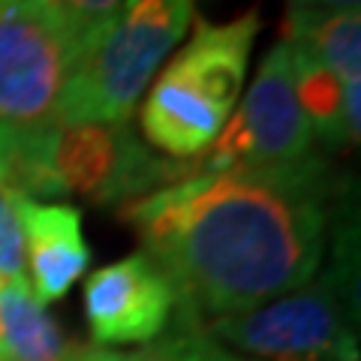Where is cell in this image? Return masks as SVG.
<instances>
[{
  "instance_id": "obj_1",
  "label": "cell",
  "mask_w": 361,
  "mask_h": 361,
  "mask_svg": "<svg viewBox=\"0 0 361 361\" xmlns=\"http://www.w3.org/2000/svg\"><path fill=\"white\" fill-rule=\"evenodd\" d=\"M319 157L274 169L196 172L127 202V220L180 298V322L253 310L319 271L329 229Z\"/></svg>"
},
{
  "instance_id": "obj_2",
  "label": "cell",
  "mask_w": 361,
  "mask_h": 361,
  "mask_svg": "<svg viewBox=\"0 0 361 361\" xmlns=\"http://www.w3.org/2000/svg\"><path fill=\"white\" fill-rule=\"evenodd\" d=\"M256 33V13L223 25L199 18L187 45L157 73L139 109V127L166 160L199 163L211 151L238 106Z\"/></svg>"
},
{
  "instance_id": "obj_3",
  "label": "cell",
  "mask_w": 361,
  "mask_h": 361,
  "mask_svg": "<svg viewBox=\"0 0 361 361\" xmlns=\"http://www.w3.org/2000/svg\"><path fill=\"white\" fill-rule=\"evenodd\" d=\"M196 0H123L85 45L63 87L58 123H127L172 58Z\"/></svg>"
},
{
  "instance_id": "obj_4",
  "label": "cell",
  "mask_w": 361,
  "mask_h": 361,
  "mask_svg": "<svg viewBox=\"0 0 361 361\" xmlns=\"http://www.w3.org/2000/svg\"><path fill=\"white\" fill-rule=\"evenodd\" d=\"M211 334L241 353L274 361H358L355 274L337 250L325 274L253 310L211 319Z\"/></svg>"
},
{
  "instance_id": "obj_5",
  "label": "cell",
  "mask_w": 361,
  "mask_h": 361,
  "mask_svg": "<svg viewBox=\"0 0 361 361\" xmlns=\"http://www.w3.org/2000/svg\"><path fill=\"white\" fill-rule=\"evenodd\" d=\"M85 42L49 0L0 6V123L18 130L58 127V106Z\"/></svg>"
},
{
  "instance_id": "obj_6",
  "label": "cell",
  "mask_w": 361,
  "mask_h": 361,
  "mask_svg": "<svg viewBox=\"0 0 361 361\" xmlns=\"http://www.w3.org/2000/svg\"><path fill=\"white\" fill-rule=\"evenodd\" d=\"M49 163L63 196L78 193L99 205H127L199 172V163L154 157L127 123H58Z\"/></svg>"
},
{
  "instance_id": "obj_7",
  "label": "cell",
  "mask_w": 361,
  "mask_h": 361,
  "mask_svg": "<svg viewBox=\"0 0 361 361\" xmlns=\"http://www.w3.org/2000/svg\"><path fill=\"white\" fill-rule=\"evenodd\" d=\"M313 133L295 97L289 42L268 49L250 90L226 121L217 142L199 160V172L217 169H274L307 160Z\"/></svg>"
},
{
  "instance_id": "obj_8",
  "label": "cell",
  "mask_w": 361,
  "mask_h": 361,
  "mask_svg": "<svg viewBox=\"0 0 361 361\" xmlns=\"http://www.w3.org/2000/svg\"><path fill=\"white\" fill-rule=\"evenodd\" d=\"M180 319V298L148 253L94 271L85 280V319L99 346L148 343Z\"/></svg>"
},
{
  "instance_id": "obj_9",
  "label": "cell",
  "mask_w": 361,
  "mask_h": 361,
  "mask_svg": "<svg viewBox=\"0 0 361 361\" xmlns=\"http://www.w3.org/2000/svg\"><path fill=\"white\" fill-rule=\"evenodd\" d=\"M18 223L25 235L27 286L42 307L61 301L85 277L90 247L82 235V211L58 202L18 196Z\"/></svg>"
},
{
  "instance_id": "obj_10",
  "label": "cell",
  "mask_w": 361,
  "mask_h": 361,
  "mask_svg": "<svg viewBox=\"0 0 361 361\" xmlns=\"http://www.w3.org/2000/svg\"><path fill=\"white\" fill-rule=\"evenodd\" d=\"M75 353L25 277L0 280V361H70Z\"/></svg>"
},
{
  "instance_id": "obj_11",
  "label": "cell",
  "mask_w": 361,
  "mask_h": 361,
  "mask_svg": "<svg viewBox=\"0 0 361 361\" xmlns=\"http://www.w3.org/2000/svg\"><path fill=\"white\" fill-rule=\"evenodd\" d=\"M286 42L307 49L337 75L341 85L361 82V16L346 13H286Z\"/></svg>"
},
{
  "instance_id": "obj_12",
  "label": "cell",
  "mask_w": 361,
  "mask_h": 361,
  "mask_svg": "<svg viewBox=\"0 0 361 361\" xmlns=\"http://www.w3.org/2000/svg\"><path fill=\"white\" fill-rule=\"evenodd\" d=\"M289 51H292V75H295V97L304 118H307L313 139H322L331 148L349 145L343 127V85L307 49L289 42Z\"/></svg>"
},
{
  "instance_id": "obj_13",
  "label": "cell",
  "mask_w": 361,
  "mask_h": 361,
  "mask_svg": "<svg viewBox=\"0 0 361 361\" xmlns=\"http://www.w3.org/2000/svg\"><path fill=\"white\" fill-rule=\"evenodd\" d=\"M18 196L0 184V280L25 277V235L18 223Z\"/></svg>"
},
{
  "instance_id": "obj_14",
  "label": "cell",
  "mask_w": 361,
  "mask_h": 361,
  "mask_svg": "<svg viewBox=\"0 0 361 361\" xmlns=\"http://www.w3.org/2000/svg\"><path fill=\"white\" fill-rule=\"evenodd\" d=\"M157 349H160L163 361H253V358L226 353L214 337L202 334V329H180L178 334L169 337V341L157 343Z\"/></svg>"
},
{
  "instance_id": "obj_15",
  "label": "cell",
  "mask_w": 361,
  "mask_h": 361,
  "mask_svg": "<svg viewBox=\"0 0 361 361\" xmlns=\"http://www.w3.org/2000/svg\"><path fill=\"white\" fill-rule=\"evenodd\" d=\"M49 4L70 25L75 37L87 45L94 39V33L118 13L123 0H49Z\"/></svg>"
},
{
  "instance_id": "obj_16",
  "label": "cell",
  "mask_w": 361,
  "mask_h": 361,
  "mask_svg": "<svg viewBox=\"0 0 361 361\" xmlns=\"http://www.w3.org/2000/svg\"><path fill=\"white\" fill-rule=\"evenodd\" d=\"M70 361H163V358L157 346H145L139 353H118V349L109 346H90V349H78Z\"/></svg>"
},
{
  "instance_id": "obj_17",
  "label": "cell",
  "mask_w": 361,
  "mask_h": 361,
  "mask_svg": "<svg viewBox=\"0 0 361 361\" xmlns=\"http://www.w3.org/2000/svg\"><path fill=\"white\" fill-rule=\"evenodd\" d=\"M361 82H349L343 85V127H346V139L358 145L361 139Z\"/></svg>"
},
{
  "instance_id": "obj_18",
  "label": "cell",
  "mask_w": 361,
  "mask_h": 361,
  "mask_svg": "<svg viewBox=\"0 0 361 361\" xmlns=\"http://www.w3.org/2000/svg\"><path fill=\"white\" fill-rule=\"evenodd\" d=\"M358 0H286V13H346Z\"/></svg>"
},
{
  "instance_id": "obj_19",
  "label": "cell",
  "mask_w": 361,
  "mask_h": 361,
  "mask_svg": "<svg viewBox=\"0 0 361 361\" xmlns=\"http://www.w3.org/2000/svg\"><path fill=\"white\" fill-rule=\"evenodd\" d=\"M18 142V127L0 123V184L9 180V166H13V151Z\"/></svg>"
},
{
  "instance_id": "obj_20",
  "label": "cell",
  "mask_w": 361,
  "mask_h": 361,
  "mask_svg": "<svg viewBox=\"0 0 361 361\" xmlns=\"http://www.w3.org/2000/svg\"><path fill=\"white\" fill-rule=\"evenodd\" d=\"M4 4H9V0H0V6H4Z\"/></svg>"
}]
</instances>
